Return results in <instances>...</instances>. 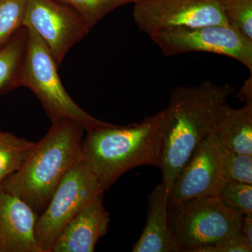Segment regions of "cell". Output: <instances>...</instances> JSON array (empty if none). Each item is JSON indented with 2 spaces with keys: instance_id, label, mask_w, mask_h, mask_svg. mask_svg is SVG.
I'll list each match as a JSON object with an SVG mask.
<instances>
[{
  "instance_id": "6da1fadb",
  "label": "cell",
  "mask_w": 252,
  "mask_h": 252,
  "mask_svg": "<svg viewBox=\"0 0 252 252\" xmlns=\"http://www.w3.org/2000/svg\"><path fill=\"white\" fill-rule=\"evenodd\" d=\"M234 92L233 86L208 80L171 91L159 167L167 195L194 150L213 130L220 111Z\"/></svg>"
},
{
  "instance_id": "7a4b0ae2",
  "label": "cell",
  "mask_w": 252,
  "mask_h": 252,
  "mask_svg": "<svg viewBox=\"0 0 252 252\" xmlns=\"http://www.w3.org/2000/svg\"><path fill=\"white\" fill-rule=\"evenodd\" d=\"M166 109L140 124L110 125L87 131L83 140L84 160L104 190L134 167H160Z\"/></svg>"
},
{
  "instance_id": "3957f363",
  "label": "cell",
  "mask_w": 252,
  "mask_h": 252,
  "mask_svg": "<svg viewBox=\"0 0 252 252\" xmlns=\"http://www.w3.org/2000/svg\"><path fill=\"white\" fill-rule=\"evenodd\" d=\"M84 131L72 119L53 122L22 167L7 177L0 189L19 197L39 216L64 176L84 159Z\"/></svg>"
},
{
  "instance_id": "277c9868",
  "label": "cell",
  "mask_w": 252,
  "mask_h": 252,
  "mask_svg": "<svg viewBox=\"0 0 252 252\" xmlns=\"http://www.w3.org/2000/svg\"><path fill=\"white\" fill-rule=\"evenodd\" d=\"M169 227L180 252H196L241 233L244 216L219 196L190 199L167 209Z\"/></svg>"
},
{
  "instance_id": "5b68a950",
  "label": "cell",
  "mask_w": 252,
  "mask_h": 252,
  "mask_svg": "<svg viewBox=\"0 0 252 252\" xmlns=\"http://www.w3.org/2000/svg\"><path fill=\"white\" fill-rule=\"evenodd\" d=\"M28 41L23 86L32 91L51 122L72 119L86 132L111 124L102 122L79 107L67 94L58 72V64L45 43L31 28H27Z\"/></svg>"
},
{
  "instance_id": "8992f818",
  "label": "cell",
  "mask_w": 252,
  "mask_h": 252,
  "mask_svg": "<svg viewBox=\"0 0 252 252\" xmlns=\"http://www.w3.org/2000/svg\"><path fill=\"white\" fill-rule=\"evenodd\" d=\"M104 191L84 158L72 167L36 220L34 235L41 251L51 252L65 225L86 204Z\"/></svg>"
},
{
  "instance_id": "52a82bcc",
  "label": "cell",
  "mask_w": 252,
  "mask_h": 252,
  "mask_svg": "<svg viewBox=\"0 0 252 252\" xmlns=\"http://www.w3.org/2000/svg\"><path fill=\"white\" fill-rule=\"evenodd\" d=\"M165 56L210 53L236 60L252 74V40L228 25H211L162 31L151 36Z\"/></svg>"
},
{
  "instance_id": "ba28073f",
  "label": "cell",
  "mask_w": 252,
  "mask_h": 252,
  "mask_svg": "<svg viewBox=\"0 0 252 252\" xmlns=\"http://www.w3.org/2000/svg\"><path fill=\"white\" fill-rule=\"evenodd\" d=\"M134 21L152 36L181 28L228 25L219 0H136Z\"/></svg>"
},
{
  "instance_id": "9c48e42d",
  "label": "cell",
  "mask_w": 252,
  "mask_h": 252,
  "mask_svg": "<svg viewBox=\"0 0 252 252\" xmlns=\"http://www.w3.org/2000/svg\"><path fill=\"white\" fill-rule=\"evenodd\" d=\"M23 27L35 32L58 66L91 31L75 9L57 0H27Z\"/></svg>"
},
{
  "instance_id": "30bf717a",
  "label": "cell",
  "mask_w": 252,
  "mask_h": 252,
  "mask_svg": "<svg viewBox=\"0 0 252 252\" xmlns=\"http://www.w3.org/2000/svg\"><path fill=\"white\" fill-rule=\"evenodd\" d=\"M227 181L223 147L212 132L194 150L176 177L168 194L167 206L200 197L219 196Z\"/></svg>"
},
{
  "instance_id": "8fae6325",
  "label": "cell",
  "mask_w": 252,
  "mask_h": 252,
  "mask_svg": "<svg viewBox=\"0 0 252 252\" xmlns=\"http://www.w3.org/2000/svg\"><path fill=\"white\" fill-rule=\"evenodd\" d=\"M37 215L14 194L0 189V248L2 252H42L34 235Z\"/></svg>"
},
{
  "instance_id": "7c38bea8",
  "label": "cell",
  "mask_w": 252,
  "mask_h": 252,
  "mask_svg": "<svg viewBox=\"0 0 252 252\" xmlns=\"http://www.w3.org/2000/svg\"><path fill=\"white\" fill-rule=\"evenodd\" d=\"M103 193L78 212L56 239L51 252H93L109 229V215L103 205Z\"/></svg>"
},
{
  "instance_id": "4fadbf2b",
  "label": "cell",
  "mask_w": 252,
  "mask_h": 252,
  "mask_svg": "<svg viewBox=\"0 0 252 252\" xmlns=\"http://www.w3.org/2000/svg\"><path fill=\"white\" fill-rule=\"evenodd\" d=\"M167 198L163 183L156 187L149 194L147 223L132 252H180L169 227Z\"/></svg>"
},
{
  "instance_id": "5bb4252c",
  "label": "cell",
  "mask_w": 252,
  "mask_h": 252,
  "mask_svg": "<svg viewBox=\"0 0 252 252\" xmlns=\"http://www.w3.org/2000/svg\"><path fill=\"white\" fill-rule=\"evenodd\" d=\"M212 132L225 149L252 156V102L238 109L225 104Z\"/></svg>"
},
{
  "instance_id": "9a60e30c",
  "label": "cell",
  "mask_w": 252,
  "mask_h": 252,
  "mask_svg": "<svg viewBox=\"0 0 252 252\" xmlns=\"http://www.w3.org/2000/svg\"><path fill=\"white\" fill-rule=\"evenodd\" d=\"M28 41V28L23 27L0 48V95L23 86Z\"/></svg>"
},
{
  "instance_id": "2e32d148",
  "label": "cell",
  "mask_w": 252,
  "mask_h": 252,
  "mask_svg": "<svg viewBox=\"0 0 252 252\" xmlns=\"http://www.w3.org/2000/svg\"><path fill=\"white\" fill-rule=\"evenodd\" d=\"M35 144L0 130V187L7 177L22 167Z\"/></svg>"
},
{
  "instance_id": "e0dca14e",
  "label": "cell",
  "mask_w": 252,
  "mask_h": 252,
  "mask_svg": "<svg viewBox=\"0 0 252 252\" xmlns=\"http://www.w3.org/2000/svg\"><path fill=\"white\" fill-rule=\"evenodd\" d=\"M69 5L84 18L91 31L107 15L112 11L136 0H57Z\"/></svg>"
},
{
  "instance_id": "ac0fdd59",
  "label": "cell",
  "mask_w": 252,
  "mask_h": 252,
  "mask_svg": "<svg viewBox=\"0 0 252 252\" xmlns=\"http://www.w3.org/2000/svg\"><path fill=\"white\" fill-rule=\"evenodd\" d=\"M27 0H0V48L23 27Z\"/></svg>"
},
{
  "instance_id": "d6986e66",
  "label": "cell",
  "mask_w": 252,
  "mask_h": 252,
  "mask_svg": "<svg viewBox=\"0 0 252 252\" xmlns=\"http://www.w3.org/2000/svg\"><path fill=\"white\" fill-rule=\"evenodd\" d=\"M228 26L252 40V0H219Z\"/></svg>"
},
{
  "instance_id": "ffe728a7",
  "label": "cell",
  "mask_w": 252,
  "mask_h": 252,
  "mask_svg": "<svg viewBox=\"0 0 252 252\" xmlns=\"http://www.w3.org/2000/svg\"><path fill=\"white\" fill-rule=\"evenodd\" d=\"M219 197L225 205L243 216H252V185L228 180Z\"/></svg>"
},
{
  "instance_id": "44dd1931",
  "label": "cell",
  "mask_w": 252,
  "mask_h": 252,
  "mask_svg": "<svg viewBox=\"0 0 252 252\" xmlns=\"http://www.w3.org/2000/svg\"><path fill=\"white\" fill-rule=\"evenodd\" d=\"M223 167L227 180L252 185V156L223 147Z\"/></svg>"
},
{
  "instance_id": "7402d4cb",
  "label": "cell",
  "mask_w": 252,
  "mask_h": 252,
  "mask_svg": "<svg viewBox=\"0 0 252 252\" xmlns=\"http://www.w3.org/2000/svg\"><path fill=\"white\" fill-rule=\"evenodd\" d=\"M252 246L242 233L212 246L199 249L196 252H251Z\"/></svg>"
},
{
  "instance_id": "603a6c76",
  "label": "cell",
  "mask_w": 252,
  "mask_h": 252,
  "mask_svg": "<svg viewBox=\"0 0 252 252\" xmlns=\"http://www.w3.org/2000/svg\"><path fill=\"white\" fill-rule=\"evenodd\" d=\"M235 97L245 103L252 102V74L244 82L238 94H235Z\"/></svg>"
},
{
  "instance_id": "cb8c5ba5",
  "label": "cell",
  "mask_w": 252,
  "mask_h": 252,
  "mask_svg": "<svg viewBox=\"0 0 252 252\" xmlns=\"http://www.w3.org/2000/svg\"><path fill=\"white\" fill-rule=\"evenodd\" d=\"M241 233L248 243L252 246V216H244Z\"/></svg>"
},
{
  "instance_id": "d4e9b609",
  "label": "cell",
  "mask_w": 252,
  "mask_h": 252,
  "mask_svg": "<svg viewBox=\"0 0 252 252\" xmlns=\"http://www.w3.org/2000/svg\"><path fill=\"white\" fill-rule=\"evenodd\" d=\"M0 252H2V251H1V249L0 248Z\"/></svg>"
}]
</instances>
